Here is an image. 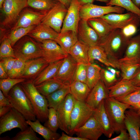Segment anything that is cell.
Masks as SVG:
<instances>
[{"mask_svg": "<svg viewBox=\"0 0 140 140\" xmlns=\"http://www.w3.org/2000/svg\"><path fill=\"white\" fill-rule=\"evenodd\" d=\"M27 6V0H4L1 9L4 17L1 29L11 28L22 11Z\"/></svg>", "mask_w": 140, "mask_h": 140, "instance_id": "6", "label": "cell"}, {"mask_svg": "<svg viewBox=\"0 0 140 140\" xmlns=\"http://www.w3.org/2000/svg\"><path fill=\"white\" fill-rule=\"evenodd\" d=\"M124 123L129 135V140H140V109L131 107L127 110Z\"/></svg>", "mask_w": 140, "mask_h": 140, "instance_id": "12", "label": "cell"}, {"mask_svg": "<svg viewBox=\"0 0 140 140\" xmlns=\"http://www.w3.org/2000/svg\"><path fill=\"white\" fill-rule=\"evenodd\" d=\"M4 0H0V8L1 9L3 4L4 1Z\"/></svg>", "mask_w": 140, "mask_h": 140, "instance_id": "62", "label": "cell"}, {"mask_svg": "<svg viewBox=\"0 0 140 140\" xmlns=\"http://www.w3.org/2000/svg\"><path fill=\"white\" fill-rule=\"evenodd\" d=\"M101 69L95 64L89 63L88 64L86 84L91 89L100 80Z\"/></svg>", "mask_w": 140, "mask_h": 140, "instance_id": "35", "label": "cell"}, {"mask_svg": "<svg viewBox=\"0 0 140 140\" xmlns=\"http://www.w3.org/2000/svg\"><path fill=\"white\" fill-rule=\"evenodd\" d=\"M93 111L85 102L76 100L71 114L69 135L72 136L75 129L83 125L93 115Z\"/></svg>", "mask_w": 140, "mask_h": 140, "instance_id": "7", "label": "cell"}, {"mask_svg": "<svg viewBox=\"0 0 140 140\" xmlns=\"http://www.w3.org/2000/svg\"><path fill=\"white\" fill-rule=\"evenodd\" d=\"M58 34L51 27L41 23L36 25L27 35L40 42L47 39L55 40Z\"/></svg>", "mask_w": 140, "mask_h": 140, "instance_id": "24", "label": "cell"}, {"mask_svg": "<svg viewBox=\"0 0 140 140\" xmlns=\"http://www.w3.org/2000/svg\"><path fill=\"white\" fill-rule=\"evenodd\" d=\"M77 34L78 40L89 46L99 45L101 38L87 20L81 19L79 23Z\"/></svg>", "mask_w": 140, "mask_h": 140, "instance_id": "21", "label": "cell"}, {"mask_svg": "<svg viewBox=\"0 0 140 140\" xmlns=\"http://www.w3.org/2000/svg\"><path fill=\"white\" fill-rule=\"evenodd\" d=\"M70 93V85H65L51 94L45 96L48 101L49 108H53L56 110L67 95Z\"/></svg>", "mask_w": 140, "mask_h": 140, "instance_id": "31", "label": "cell"}, {"mask_svg": "<svg viewBox=\"0 0 140 140\" xmlns=\"http://www.w3.org/2000/svg\"><path fill=\"white\" fill-rule=\"evenodd\" d=\"M114 29H122L128 25L140 20L136 14L131 12L125 13H113L100 17Z\"/></svg>", "mask_w": 140, "mask_h": 140, "instance_id": "15", "label": "cell"}, {"mask_svg": "<svg viewBox=\"0 0 140 140\" xmlns=\"http://www.w3.org/2000/svg\"><path fill=\"white\" fill-rule=\"evenodd\" d=\"M108 89L109 97L115 98L139 89L140 87L134 86L130 80L122 79Z\"/></svg>", "mask_w": 140, "mask_h": 140, "instance_id": "25", "label": "cell"}, {"mask_svg": "<svg viewBox=\"0 0 140 140\" xmlns=\"http://www.w3.org/2000/svg\"><path fill=\"white\" fill-rule=\"evenodd\" d=\"M74 133L77 136L87 140H97L103 134L93 115L83 125L75 129Z\"/></svg>", "mask_w": 140, "mask_h": 140, "instance_id": "18", "label": "cell"}, {"mask_svg": "<svg viewBox=\"0 0 140 140\" xmlns=\"http://www.w3.org/2000/svg\"><path fill=\"white\" fill-rule=\"evenodd\" d=\"M12 108L11 106H4L0 107V117L8 113Z\"/></svg>", "mask_w": 140, "mask_h": 140, "instance_id": "54", "label": "cell"}, {"mask_svg": "<svg viewBox=\"0 0 140 140\" xmlns=\"http://www.w3.org/2000/svg\"><path fill=\"white\" fill-rule=\"evenodd\" d=\"M20 84L31 103L37 119L45 122L48 119L49 108L46 98L37 89L33 80H26Z\"/></svg>", "mask_w": 140, "mask_h": 140, "instance_id": "2", "label": "cell"}, {"mask_svg": "<svg viewBox=\"0 0 140 140\" xmlns=\"http://www.w3.org/2000/svg\"><path fill=\"white\" fill-rule=\"evenodd\" d=\"M70 93L76 100L85 102L91 89L85 83L74 81L70 85Z\"/></svg>", "mask_w": 140, "mask_h": 140, "instance_id": "32", "label": "cell"}, {"mask_svg": "<svg viewBox=\"0 0 140 140\" xmlns=\"http://www.w3.org/2000/svg\"><path fill=\"white\" fill-rule=\"evenodd\" d=\"M115 98L129 105L135 109H140V89L125 95Z\"/></svg>", "mask_w": 140, "mask_h": 140, "instance_id": "39", "label": "cell"}, {"mask_svg": "<svg viewBox=\"0 0 140 140\" xmlns=\"http://www.w3.org/2000/svg\"><path fill=\"white\" fill-rule=\"evenodd\" d=\"M80 7L78 0H71L68 8L60 32L71 30L77 33L79 23L81 19Z\"/></svg>", "mask_w": 140, "mask_h": 140, "instance_id": "17", "label": "cell"}, {"mask_svg": "<svg viewBox=\"0 0 140 140\" xmlns=\"http://www.w3.org/2000/svg\"><path fill=\"white\" fill-rule=\"evenodd\" d=\"M140 24V20L128 25L121 30L127 37L130 38L137 32Z\"/></svg>", "mask_w": 140, "mask_h": 140, "instance_id": "48", "label": "cell"}, {"mask_svg": "<svg viewBox=\"0 0 140 140\" xmlns=\"http://www.w3.org/2000/svg\"><path fill=\"white\" fill-rule=\"evenodd\" d=\"M95 0H78L81 6L88 3H93Z\"/></svg>", "mask_w": 140, "mask_h": 140, "instance_id": "57", "label": "cell"}, {"mask_svg": "<svg viewBox=\"0 0 140 140\" xmlns=\"http://www.w3.org/2000/svg\"><path fill=\"white\" fill-rule=\"evenodd\" d=\"M89 46L78 40L70 48L69 54L78 63H89L88 52Z\"/></svg>", "mask_w": 140, "mask_h": 140, "instance_id": "26", "label": "cell"}, {"mask_svg": "<svg viewBox=\"0 0 140 140\" xmlns=\"http://www.w3.org/2000/svg\"><path fill=\"white\" fill-rule=\"evenodd\" d=\"M117 75L107 69L102 68L101 71V80L108 88L118 81Z\"/></svg>", "mask_w": 140, "mask_h": 140, "instance_id": "45", "label": "cell"}, {"mask_svg": "<svg viewBox=\"0 0 140 140\" xmlns=\"http://www.w3.org/2000/svg\"><path fill=\"white\" fill-rule=\"evenodd\" d=\"M107 69L113 73L116 74L117 77L120 76V72L119 71L111 67H107Z\"/></svg>", "mask_w": 140, "mask_h": 140, "instance_id": "56", "label": "cell"}, {"mask_svg": "<svg viewBox=\"0 0 140 140\" xmlns=\"http://www.w3.org/2000/svg\"><path fill=\"white\" fill-rule=\"evenodd\" d=\"M125 10L116 6H101L88 3L81 6L80 16L81 19L87 20L91 18L100 17L110 13H123Z\"/></svg>", "mask_w": 140, "mask_h": 140, "instance_id": "10", "label": "cell"}, {"mask_svg": "<svg viewBox=\"0 0 140 140\" xmlns=\"http://www.w3.org/2000/svg\"><path fill=\"white\" fill-rule=\"evenodd\" d=\"M120 132L119 135L108 140H129V135L126 129H122Z\"/></svg>", "mask_w": 140, "mask_h": 140, "instance_id": "50", "label": "cell"}, {"mask_svg": "<svg viewBox=\"0 0 140 140\" xmlns=\"http://www.w3.org/2000/svg\"><path fill=\"white\" fill-rule=\"evenodd\" d=\"M87 65L82 63H78L74 81H78L86 83Z\"/></svg>", "mask_w": 140, "mask_h": 140, "instance_id": "47", "label": "cell"}, {"mask_svg": "<svg viewBox=\"0 0 140 140\" xmlns=\"http://www.w3.org/2000/svg\"><path fill=\"white\" fill-rule=\"evenodd\" d=\"M49 64L43 57L27 61L25 62L23 70L19 78L33 80Z\"/></svg>", "mask_w": 140, "mask_h": 140, "instance_id": "20", "label": "cell"}, {"mask_svg": "<svg viewBox=\"0 0 140 140\" xmlns=\"http://www.w3.org/2000/svg\"><path fill=\"white\" fill-rule=\"evenodd\" d=\"M124 54L118 60L120 62L129 64L140 63V34L129 39Z\"/></svg>", "mask_w": 140, "mask_h": 140, "instance_id": "19", "label": "cell"}, {"mask_svg": "<svg viewBox=\"0 0 140 140\" xmlns=\"http://www.w3.org/2000/svg\"><path fill=\"white\" fill-rule=\"evenodd\" d=\"M87 21L88 24L94 30L101 39L114 29L100 17L90 18Z\"/></svg>", "mask_w": 140, "mask_h": 140, "instance_id": "34", "label": "cell"}, {"mask_svg": "<svg viewBox=\"0 0 140 140\" xmlns=\"http://www.w3.org/2000/svg\"><path fill=\"white\" fill-rule=\"evenodd\" d=\"M65 85L60 80L53 78L45 81L35 86L41 94L46 96Z\"/></svg>", "mask_w": 140, "mask_h": 140, "instance_id": "33", "label": "cell"}, {"mask_svg": "<svg viewBox=\"0 0 140 140\" xmlns=\"http://www.w3.org/2000/svg\"><path fill=\"white\" fill-rule=\"evenodd\" d=\"M104 104L115 131L120 132L121 130L125 128L124 123L125 113L131 107L111 97H108L104 100Z\"/></svg>", "mask_w": 140, "mask_h": 140, "instance_id": "5", "label": "cell"}, {"mask_svg": "<svg viewBox=\"0 0 140 140\" xmlns=\"http://www.w3.org/2000/svg\"><path fill=\"white\" fill-rule=\"evenodd\" d=\"M67 10L65 5L59 2L46 13L41 23L50 26L59 33Z\"/></svg>", "mask_w": 140, "mask_h": 140, "instance_id": "11", "label": "cell"}, {"mask_svg": "<svg viewBox=\"0 0 140 140\" xmlns=\"http://www.w3.org/2000/svg\"><path fill=\"white\" fill-rule=\"evenodd\" d=\"M108 97V89L100 79L91 89L85 102L94 110L103 100Z\"/></svg>", "mask_w": 140, "mask_h": 140, "instance_id": "22", "label": "cell"}, {"mask_svg": "<svg viewBox=\"0 0 140 140\" xmlns=\"http://www.w3.org/2000/svg\"><path fill=\"white\" fill-rule=\"evenodd\" d=\"M43 49V57L49 64L64 59L68 54L54 40L47 39L40 42Z\"/></svg>", "mask_w": 140, "mask_h": 140, "instance_id": "13", "label": "cell"}, {"mask_svg": "<svg viewBox=\"0 0 140 140\" xmlns=\"http://www.w3.org/2000/svg\"><path fill=\"white\" fill-rule=\"evenodd\" d=\"M25 62L17 58L11 69L7 73L9 78H19L24 68Z\"/></svg>", "mask_w": 140, "mask_h": 140, "instance_id": "46", "label": "cell"}, {"mask_svg": "<svg viewBox=\"0 0 140 140\" xmlns=\"http://www.w3.org/2000/svg\"><path fill=\"white\" fill-rule=\"evenodd\" d=\"M1 140H11V138H10L8 136H6L4 137L3 138L0 137V139Z\"/></svg>", "mask_w": 140, "mask_h": 140, "instance_id": "60", "label": "cell"}, {"mask_svg": "<svg viewBox=\"0 0 140 140\" xmlns=\"http://www.w3.org/2000/svg\"><path fill=\"white\" fill-rule=\"evenodd\" d=\"M44 122L45 126L54 132H57L59 128V125L56 110L53 108H49L48 119Z\"/></svg>", "mask_w": 140, "mask_h": 140, "instance_id": "43", "label": "cell"}, {"mask_svg": "<svg viewBox=\"0 0 140 140\" xmlns=\"http://www.w3.org/2000/svg\"><path fill=\"white\" fill-rule=\"evenodd\" d=\"M63 60L49 63L33 80L34 85L36 86L45 81L53 78Z\"/></svg>", "mask_w": 140, "mask_h": 140, "instance_id": "29", "label": "cell"}, {"mask_svg": "<svg viewBox=\"0 0 140 140\" xmlns=\"http://www.w3.org/2000/svg\"><path fill=\"white\" fill-rule=\"evenodd\" d=\"M76 100L70 93L66 96L56 110L59 128L69 135L71 124V115Z\"/></svg>", "mask_w": 140, "mask_h": 140, "instance_id": "9", "label": "cell"}, {"mask_svg": "<svg viewBox=\"0 0 140 140\" xmlns=\"http://www.w3.org/2000/svg\"><path fill=\"white\" fill-rule=\"evenodd\" d=\"M12 47L16 58L25 62L43 57L40 43L27 35L20 39Z\"/></svg>", "mask_w": 140, "mask_h": 140, "instance_id": "4", "label": "cell"}, {"mask_svg": "<svg viewBox=\"0 0 140 140\" xmlns=\"http://www.w3.org/2000/svg\"><path fill=\"white\" fill-rule=\"evenodd\" d=\"M68 135L64 132H62L61 136L58 140H87L86 139L78 136L73 137L72 136Z\"/></svg>", "mask_w": 140, "mask_h": 140, "instance_id": "53", "label": "cell"}, {"mask_svg": "<svg viewBox=\"0 0 140 140\" xmlns=\"http://www.w3.org/2000/svg\"><path fill=\"white\" fill-rule=\"evenodd\" d=\"M59 2L62 3L67 8H68L70 5L72 0H57Z\"/></svg>", "mask_w": 140, "mask_h": 140, "instance_id": "58", "label": "cell"}, {"mask_svg": "<svg viewBox=\"0 0 140 140\" xmlns=\"http://www.w3.org/2000/svg\"><path fill=\"white\" fill-rule=\"evenodd\" d=\"M97 1H100L101 2H104L106 3V4L108 3L110 1V0H95Z\"/></svg>", "mask_w": 140, "mask_h": 140, "instance_id": "61", "label": "cell"}, {"mask_svg": "<svg viewBox=\"0 0 140 140\" xmlns=\"http://www.w3.org/2000/svg\"><path fill=\"white\" fill-rule=\"evenodd\" d=\"M6 106H11L9 101L7 97L3 94L0 90V107Z\"/></svg>", "mask_w": 140, "mask_h": 140, "instance_id": "52", "label": "cell"}, {"mask_svg": "<svg viewBox=\"0 0 140 140\" xmlns=\"http://www.w3.org/2000/svg\"><path fill=\"white\" fill-rule=\"evenodd\" d=\"M88 57L89 63H93L95 60H97L107 67L116 68L114 65L110 61L104 50L99 45L89 46Z\"/></svg>", "mask_w": 140, "mask_h": 140, "instance_id": "27", "label": "cell"}, {"mask_svg": "<svg viewBox=\"0 0 140 140\" xmlns=\"http://www.w3.org/2000/svg\"><path fill=\"white\" fill-rule=\"evenodd\" d=\"M131 1L136 6L140 9V0H131Z\"/></svg>", "mask_w": 140, "mask_h": 140, "instance_id": "59", "label": "cell"}, {"mask_svg": "<svg viewBox=\"0 0 140 140\" xmlns=\"http://www.w3.org/2000/svg\"></svg>", "mask_w": 140, "mask_h": 140, "instance_id": "63", "label": "cell"}, {"mask_svg": "<svg viewBox=\"0 0 140 140\" xmlns=\"http://www.w3.org/2000/svg\"><path fill=\"white\" fill-rule=\"evenodd\" d=\"M104 100L94 110L93 116L102 130L103 134L110 138L115 131L106 110Z\"/></svg>", "mask_w": 140, "mask_h": 140, "instance_id": "23", "label": "cell"}, {"mask_svg": "<svg viewBox=\"0 0 140 140\" xmlns=\"http://www.w3.org/2000/svg\"><path fill=\"white\" fill-rule=\"evenodd\" d=\"M9 78L7 73L4 68L0 64V78L1 79H7Z\"/></svg>", "mask_w": 140, "mask_h": 140, "instance_id": "55", "label": "cell"}, {"mask_svg": "<svg viewBox=\"0 0 140 140\" xmlns=\"http://www.w3.org/2000/svg\"><path fill=\"white\" fill-rule=\"evenodd\" d=\"M36 26H32L27 27H21L10 30L9 33L4 32L1 39L4 37H6L10 40L11 45L13 47L20 39L27 34Z\"/></svg>", "mask_w": 140, "mask_h": 140, "instance_id": "36", "label": "cell"}, {"mask_svg": "<svg viewBox=\"0 0 140 140\" xmlns=\"http://www.w3.org/2000/svg\"><path fill=\"white\" fill-rule=\"evenodd\" d=\"M130 38L127 37L121 29H114L101 39L99 45L104 50L109 60H118L122 57Z\"/></svg>", "mask_w": 140, "mask_h": 140, "instance_id": "1", "label": "cell"}, {"mask_svg": "<svg viewBox=\"0 0 140 140\" xmlns=\"http://www.w3.org/2000/svg\"><path fill=\"white\" fill-rule=\"evenodd\" d=\"M46 13L25 8L21 12L15 24L10 30L18 28L37 25L41 22Z\"/></svg>", "mask_w": 140, "mask_h": 140, "instance_id": "14", "label": "cell"}, {"mask_svg": "<svg viewBox=\"0 0 140 140\" xmlns=\"http://www.w3.org/2000/svg\"><path fill=\"white\" fill-rule=\"evenodd\" d=\"M26 80L23 78H11L0 79V89L3 94L7 97L11 89L16 85Z\"/></svg>", "mask_w": 140, "mask_h": 140, "instance_id": "41", "label": "cell"}, {"mask_svg": "<svg viewBox=\"0 0 140 140\" xmlns=\"http://www.w3.org/2000/svg\"><path fill=\"white\" fill-rule=\"evenodd\" d=\"M0 43V59L8 57L16 58L10 42L6 37H4L1 39Z\"/></svg>", "mask_w": 140, "mask_h": 140, "instance_id": "42", "label": "cell"}, {"mask_svg": "<svg viewBox=\"0 0 140 140\" xmlns=\"http://www.w3.org/2000/svg\"><path fill=\"white\" fill-rule=\"evenodd\" d=\"M116 68L121 70L122 79L130 80L140 68V63L129 64L120 62L118 60L116 64Z\"/></svg>", "mask_w": 140, "mask_h": 140, "instance_id": "38", "label": "cell"}, {"mask_svg": "<svg viewBox=\"0 0 140 140\" xmlns=\"http://www.w3.org/2000/svg\"><path fill=\"white\" fill-rule=\"evenodd\" d=\"M78 63L68 54L65 58L57 73L54 78L61 81L66 85H70L74 81Z\"/></svg>", "mask_w": 140, "mask_h": 140, "instance_id": "16", "label": "cell"}, {"mask_svg": "<svg viewBox=\"0 0 140 140\" xmlns=\"http://www.w3.org/2000/svg\"><path fill=\"white\" fill-rule=\"evenodd\" d=\"M35 132L30 126H28L25 130L18 132L15 136L11 138V140H41Z\"/></svg>", "mask_w": 140, "mask_h": 140, "instance_id": "44", "label": "cell"}, {"mask_svg": "<svg viewBox=\"0 0 140 140\" xmlns=\"http://www.w3.org/2000/svg\"><path fill=\"white\" fill-rule=\"evenodd\" d=\"M78 40L76 33L71 30H67L59 33L55 41L66 52L69 54L71 48Z\"/></svg>", "mask_w": 140, "mask_h": 140, "instance_id": "28", "label": "cell"}, {"mask_svg": "<svg viewBox=\"0 0 140 140\" xmlns=\"http://www.w3.org/2000/svg\"><path fill=\"white\" fill-rule=\"evenodd\" d=\"M17 59V58L8 57L0 59V64L2 65L7 73L11 70Z\"/></svg>", "mask_w": 140, "mask_h": 140, "instance_id": "49", "label": "cell"}, {"mask_svg": "<svg viewBox=\"0 0 140 140\" xmlns=\"http://www.w3.org/2000/svg\"><path fill=\"white\" fill-rule=\"evenodd\" d=\"M130 80L134 86L140 87V68Z\"/></svg>", "mask_w": 140, "mask_h": 140, "instance_id": "51", "label": "cell"}, {"mask_svg": "<svg viewBox=\"0 0 140 140\" xmlns=\"http://www.w3.org/2000/svg\"><path fill=\"white\" fill-rule=\"evenodd\" d=\"M7 97L12 107L21 113L26 120L34 121L37 119L31 103L20 83L11 89Z\"/></svg>", "mask_w": 140, "mask_h": 140, "instance_id": "3", "label": "cell"}, {"mask_svg": "<svg viewBox=\"0 0 140 140\" xmlns=\"http://www.w3.org/2000/svg\"><path fill=\"white\" fill-rule=\"evenodd\" d=\"M26 122L34 131L41 135L45 140H58L61 136L57 132H54L42 125L38 119L34 121L26 120Z\"/></svg>", "mask_w": 140, "mask_h": 140, "instance_id": "30", "label": "cell"}, {"mask_svg": "<svg viewBox=\"0 0 140 140\" xmlns=\"http://www.w3.org/2000/svg\"><path fill=\"white\" fill-rule=\"evenodd\" d=\"M26 120L19 112L13 108L0 118V135L16 128L23 130L28 127Z\"/></svg>", "mask_w": 140, "mask_h": 140, "instance_id": "8", "label": "cell"}, {"mask_svg": "<svg viewBox=\"0 0 140 140\" xmlns=\"http://www.w3.org/2000/svg\"><path fill=\"white\" fill-rule=\"evenodd\" d=\"M58 2L57 0H27L28 6L45 13Z\"/></svg>", "mask_w": 140, "mask_h": 140, "instance_id": "37", "label": "cell"}, {"mask_svg": "<svg viewBox=\"0 0 140 140\" xmlns=\"http://www.w3.org/2000/svg\"><path fill=\"white\" fill-rule=\"evenodd\" d=\"M106 5L121 7L136 14L140 18V9L136 6L131 0H110Z\"/></svg>", "mask_w": 140, "mask_h": 140, "instance_id": "40", "label": "cell"}]
</instances>
